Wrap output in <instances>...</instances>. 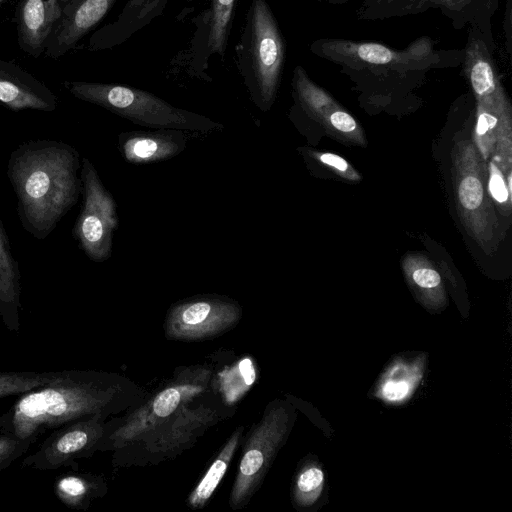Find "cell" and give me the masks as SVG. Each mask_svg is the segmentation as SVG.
Masks as SVG:
<instances>
[{"mask_svg":"<svg viewBox=\"0 0 512 512\" xmlns=\"http://www.w3.org/2000/svg\"><path fill=\"white\" fill-rule=\"evenodd\" d=\"M80 168L79 152L56 140H30L11 152L7 176L17 198V214L34 238H47L77 203Z\"/></svg>","mask_w":512,"mask_h":512,"instance_id":"6da1fadb","label":"cell"},{"mask_svg":"<svg viewBox=\"0 0 512 512\" xmlns=\"http://www.w3.org/2000/svg\"><path fill=\"white\" fill-rule=\"evenodd\" d=\"M309 50L372 96L417 86L433 71L461 66L464 57L463 49L437 48L429 36L419 37L402 49L371 41L319 38Z\"/></svg>","mask_w":512,"mask_h":512,"instance_id":"7a4b0ae2","label":"cell"},{"mask_svg":"<svg viewBox=\"0 0 512 512\" xmlns=\"http://www.w3.org/2000/svg\"><path fill=\"white\" fill-rule=\"evenodd\" d=\"M123 392L118 376L64 370L53 382L21 394L0 415V433L35 441L39 435L68 422L117 412L123 404Z\"/></svg>","mask_w":512,"mask_h":512,"instance_id":"3957f363","label":"cell"},{"mask_svg":"<svg viewBox=\"0 0 512 512\" xmlns=\"http://www.w3.org/2000/svg\"><path fill=\"white\" fill-rule=\"evenodd\" d=\"M235 52L250 100L262 112L269 111L280 86L286 44L266 0H251Z\"/></svg>","mask_w":512,"mask_h":512,"instance_id":"277c9868","label":"cell"},{"mask_svg":"<svg viewBox=\"0 0 512 512\" xmlns=\"http://www.w3.org/2000/svg\"><path fill=\"white\" fill-rule=\"evenodd\" d=\"M64 86L77 99L100 106L139 126L202 134L224 129L217 121L175 107L138 88L86 81H65Z\"/></svg>","mask_w":512,"mask_h":512,"instance_id":"5b68a950","label":"cell"},{"mask_svg":"<svg viewBox=\"0 0 512 512\" xmlns=\"http://www.w3.org/2000/svg\"><path fill=\"white\" fill-rule=\"evenodd\" d=\"M487 161L472 140H460L452 150V183L458 216L479 247L492 254L498 221L487 190Z\"/></svg>","mask_w":512,"mask_h":512,"instance_id":"8992f818","label":"cell"},{"mask_svg":"<svg viewBox=\"0 0 512 512\" xmlns=\"http://www.w3.org/2000/svg\"><path fill=\"white\" fill-rule=\"evenodd\" d=\"M500 0H363L355 17L360 21H381L437 11L455 30L475 29L495 49L492 20Z\"/></svg>","mask_w":512,"mask_h":512,"instance_id":"52a82bcc","label":"cell"},{"mask_svg":"<svg viewBox=\"0 0 512 512\" xmlns=\"http://www.w3.org/2000/svg\"><path fill=\"white\" fill-rule=\"evenodd\" d=\"M80 178L83 202L73 237L90 260L104 262L111 257L113 236L118 228L117 204L86 157L81 162Z\"/></svg>","mask_w":512,"mask_h":512,"instance_id":"ba28073f","label":"cell"},{"mask_svg":"<svg viewBox=\"0 0 512 512\" xmlns=\"http://www.w3.org/2000/svg\"><path fill=\"white\" fill-rule=\"evenodd\" d=\"M290 415L280 405L267 407L261 421L251 431L239 463L229 504L233 509L245 507L262 480L288 432Z\"/></svg>","mask_w":512,"mask_h":512,"instance_id":"9c48e42d","label":"cell"},{"mask_svg":"<svg viewBox=\"0 0 512 512\" xmlns=\"http://www.w3.org/2000/svg\"><path fill=\"white\" fill-rule=\"evenodd\" d=\"M239 304L225 296L201 295L172 306L167 314L165 334L173 340H203L218 336L241 318Z\"/></svg>","mask_w":512,"mask_h":512,"instance_id":"30bf717a","label":"cell"},{"mask_svg":"<svg viewBox=\"0 0 512 512\" xmlns=\"http://www.w3.org/2000/svg\"><path fill=\"white\" fill-rule=\"evenodd\" d=\"M105 418L95 415L55 428L38 450L24 458L22 466L42 471L72 465L77 468L76 459L90 457L99 450L102 438L111 427L105 423Z\"/></svg>","mask_w":512,"mask_h":512,"instance_id":"8fae6325","label":"cell"},{"mask_svg":"<svg viewBox=\"0 0 512 512\" xmlns=\"http://www.w3.org/2000/svg\"><path fill=\"white\" fill-rule=\"evenodd\" d=\"M208 376L200 375L188 381L173 384L160 391L150 402L136 411L123 425L111 428L102 438L99 450L116 447L140 434L150 432L156 424H162L188 399L204 389Z\"/></svg>","mask_w":512,"mask_h":512,"instance_id":"7c38bea8","label":"cell"},{"mask_svg":"<svg viewBox=\"0 0 512 512\" xmlns=\"http://www.w3.org/2000/svg\"><path fill=\"white\" fill-rule=\"evenodd\" d=\"M117 0H58L59 19L47 40L44 53L59 58L90 32Z\"/></svg>","mask_w":512,"mask_h":512,"instance_id":"4fadbf2b","label":"cell"},{"mask_svg":"<svg viewBox=\"0 0 512 512\" xmlns=\"http://www.w3.org/2000/svg\"><path fill=\"white\" fill-rule=\"evenodd\" d=\"M462 67L476 102L495 104L508 98L493 57L494 48L475 29H468Z\"/></svg>","mask_w":512,"mask_h":512,"instance_id":"5bb4252c","label":"cell"},{"mask_svg":"<svg viewBox=\"0 0 512 512\" xmlns=\"http://www.w3.org/2000/svg\"><path fill=\"white\" fill-rule=\"evenodd\" d=\"M190 132L177 129L134 130L121 132L117 148L122 158L134 165L171 159L187 146Z\"/></svg>","mask_w":512,"mask_h":512,"instance_id":"9a60e30c","label":"cell"},{"mask_svg":"<svg viewBox=\"0 0 512 512\" xmlns=\"http://www.w3.org/2000/svg\"><path fill=\"white\" fill-rule=\"evenodd\" d=\"M0 103L8 109L53 112L57 96L39 79L17 63L0 58Z\"/></svg>","mask_w":512,"mask_h":512,"instance_id":"2e32d148","label":"cell"},{"mask_svg":"<svg viewBox=\"0 0 512 512\" xmlns=\"http://www.w3.org/2000/svg\"><path fill=\"white\" fill-rule=\"evenodd\" d=\"M170 0H128L117 18L97 30L90 39L93 50L118 46L164 12Z\"/></svg>","mask_w":512,"mask_h":512,"instance_id":"e0dca14e","label":"cell"},{"mask_svg":"<svg viewBox=\"0 0 512 512\" xmlns=\"http://www.w3.org/2000/svg\"><path fill=\"white\" fill-rule=\"evenodd\" d=\"M58 19V0H22L17 14L20 48L30 56L39 57Z\"/></svg>","mask_w":512,"mask_h":512,"instance_id":"ac0fdd59","label":"cell"},{"mask_svg":"<svg viewBox=\"0 0 512 512\" xmlns=\"http://www.w3.org/2000/svg\"><path fill=\"white\" fill-rule=\"evenodd\" d=\"M402 268L408 286L426 309L436 312L447 306L441 275L427 257L408 253L402 260Z\"/></svg>","mask_w":512,"mask_h":512,"instance_id":"d6986e66","label":"cell"},{"mask_svg":"<svg viewBox=\"0 0 512 512\" xmlns=\"http://www.w3.org/2000/svg\"><path fill=\"white\" fill-rule=\"evenodd\" d=\"M20 279L19 264L0 219V317L10 331H18L20 326Z\"/></svg>","mask_w":512,"mask_h":512,"instance_id":"ffe728a7","label":"cell"},{"mask_svg":"<svg viewBox=\"0 0 512 512\" xmlns=\"http://www.w3.org/2000/svg\"><path fill=\"white\" fill-rule=\"evenodd\" d=\"M53 491L57 499L66 507L87 510L91 502L106 492L104 479L100 476L73 471L59 475Z\"/></svg>","mask_w":512,"mask_h":512,"instance_id":"44dd1931","label":"cell"},{"mask_svg":"<svg viewBox=\"0 0 512 512\" xmlns=\"http://www.w3.org/2000/svg\"><path fill=\"white\" fill-rule=\"evenodd\" d=\"M242 427L236 430L228 439L222 450L210 465L206 474L191 492L188 505L194 509L206 505L212 494L223 479L232 457L238 447Z\"/></svg>","mask_w":512,"mask_h":512,"instance_id":"7402d4cb","label":"cell"},{"mask_svg":"<svg viewBox=\"0 0 512 512\" xmlns=\"http://www.w3.org/2000/svg\"><path fill=\"white\" fill-rule=\"evenodd\" d=\"M508 104H510L509 98L495 104L476 102V123L472 142L486 161L490 159L494 151L500 111Z\"/></svg>","mask_w":512,"mask_h":512,"instance_id":"603a6c76","label":"cell"},{"mask_svg":"<svg viewBox=\"0 0 512 512\" xmlns=\"http://www.w3.org/2000/svg\"><path fill=\"white\" fill-rule=\"evenodd\" d=\"M237 1L211 0L207 48L211 54H218L221 58L226 53Z\"/></svg>","mask_w":512,"mask_h":512,"instance_id":"cb8c5ba5","label":"cell"},{"mask_svg":"<svg viewBox=\"0 0 512 512\" xmlns=\"http://www.w3.org/2000/svg\"><path fill=\"white\" fill-rule=\"evenodd\" d=\"M318 124L339 140L361 146L366 144L361 125L337 101L325 110Z\"/></svg>","mask_w":512,"mask_h":512,"instance_id":"d4e9b609","label":"cell"},{"mask_svg":"<svg viewBox=\"0 0 512 512\" xmlns=\"http://www.w3.org/2000/svg\"><path fill=\"white\" fill-rule=\"evenodd\" d=\"M62 375V371L33 372L5 371L0 372V398L21 395L31 389L45 386Z\"/></svg>","mask_w":512,"mask_h":512,"instance_id":"484cf974","label":"cell"},{"mask_svg":"<svg viewBox=\"0 0 512 512\" xmlns=\"http://www.w3.org/2000/svg\"><path fill=\"white\" fill-rule=\"evenodd\" d=\"M420 375L415 366L412 368L402 364L395 366L383 377L379 393L386 401H402L412 393Z\"/></svg>","mask_w":512,"mask_h":512,"instance_id":"4316f807","label":"cell"},{"mask_svg":"<svg viewBox=\"0 0 512 512\" xmlns=\"http://www.w3.org/2000/svg\"><path fill=\"white\" fill-rule=\"evenodd\" d=\"M220 387L229 402L236 401L248 390L255 380V369L251 359H242L219 376Z\"/></svg>","mask_w":512,"mask_h":512,"instance_id":"83f0119b","label":"cell"},{"mask_svg":"<svg viewBox=\"0 0 512 512\" xmlns=\"http://www.w3.org/2000/svg\"><path fill=\"white\" fill-rule=\"evenodd\" d=\"M504 175L512 171V106H504L499 115L494 151L490 157Z\"/></svg>","mask_w":512,"mask_h":512,"instance_id":"f1b7e54d","label":"cell"},{"mask_svg":"<svg viewBox=\"0 0 512 512\" xmlns=\"http://www.w3.org/2000/svg\"><path fill=\"white\" fill-rule=\"evenodd\" d=\"M487 190L492 202L503 215L512 210V189L508 187L504 173L490 158L487 161Z\"/></svg>","mask_w":512,"mask_h":512,"instance_id":"f546056e","label":"cell"},{"mask_svg":"<svg viewBox=\"0 0 512 512\" xmlns=\"http://www.w3.org/2000/svg\"><path fill=\"white\" fill-rule=\"evenodd\" d=\"M324 483L323 471L315 466L305 467L298 475L295 485V499L300 505H310L318 498Z\"/></svg>","mask_w":512,"mask_h":512,"instance_id":"4dcf8cb0","label":"cell"},{"mask_svg":"<svg viewBox=\"0 0 512 512\" xmlns=\"http://www.w3.org/2000/svg\"><path fill=\"white\" fill-rule=\"evenodd\" d=\"M301 152L307 159L315 161L343 179L353 182L362 179L356 169L346 159L337 154L304 148L301 149Z\"/></svg>","mask_w":512,"mask_h":512,"instance_id":"1f68e13d","label":"cell"},{"mask_svg":"<svg viewBox=\"0 0 512 512\" xmlns=\"http://www.w3.org/2000/svg\"><path fill=\"white\" fill-rule=\"evenodd\" d=\"M33 442L31 438L20 439L11 434L0 433V472L23 456Z\"/></svg>","mask_w":512,"mask_h":512,"instance_id":"d6a6232c","label":"cell"},{"mask_svg":"<svg viewBox=\"0 0 512 512\" xmlns=\"http://www.w3.org/2000/svg\"><path fill=\"white\" fill-rule=\"evenodd\" d=\"M511 23V0H507V9L504 21V32L506 37L507 51L509 54H511Z\"/></svg>","mask_w":512,"mask_h":512,"instance_id":"836d02e7","label":"cell"},{"mask_svg":"<svg viewBox=\"0 0 512 512\" xmlns=\"http://www.w3.org/2000/svg\"><path fill=\"white\" fill-rule=\"evenodd\" d=\"M319 2L333 5V6H341L349 3L351 0H317Z\"/></svg>","mask_w":512,"mask_h":512,"instance_id":"e575fe53","label":"cell"},{"mask_svg":"<svg viewBox=\"0 0 512 512\" xmlns=\"http://www.w3.org/2000/svg\"><path fill=\"white\" fill-rule=\"evenodd\" d=\"M7 0H0V5H2L4 2H6Z\"/></svg>","mask_w":512,"mask_h":512,"instance_id":"d590c367","label":"cell"}]
</instances>
